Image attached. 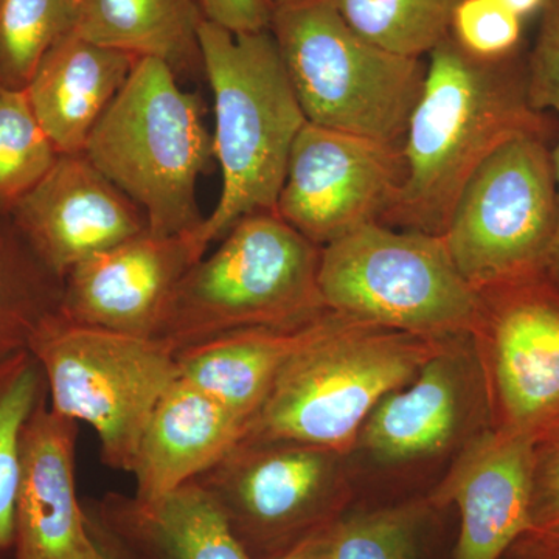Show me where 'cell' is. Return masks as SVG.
Returning a JSON list of instances; mask_svg holds the SVG:
<instances>
[{"label": "cell", "mask_w": 559, "mask_h": 559, "mask_svg": "<svg viewBox=\"0 0 559 559\" xmlns=\"http://www.w3.org/2000/svg\"><path fill=\"white\" fill-rule=\"evenodd\" d=\"M75 31L92 43L157 58L176 73L202 70L200 0H75Z\"/></svg>", "instance_id": "obj_21"}, {"label": "cell", "mask_w": 559, "mask_h": 559, "mask_svg": "<svg viewBox=\"0 0 559 559\" xmlns=\"http://www.w3.org/2000/svg\"><path fill=\"white\" fill-rule=\"evenodd\" d=\"M334 452L282 440H241L197 481L252 559H290L344 516Z\"/></svg>", "instance_id": "obj_9"}, {"label": "cell", "mask_w": 559, "mask_h": 559, "mask_svg": "<svg viewBox=\"0 0 559 559\" xmlns=\"http://www.w3.org/2000/svg\"><path fill=\"white\" fill-rule=\"evenodd\" d=\"M443 348V340L345 314L283 367L241 440L294 441L337 454L374 407Z\"/></svg>", "instance_id": "obj_4"}, {"label": "cell", "mask_w": 559, "mask_h": 559, "mask_svg": "<svg viewBox=\"0 0 559 559\" xmlns=\"http://www.w3.org/2000/svg\"><path fill=\"white\" fill-rule=\"evenodd\" d=\"M10 215L61 278L97 253L148 231L142 210L83 153L60 154Z\"/></svg>", "instance_id": "obj_13"}, {"label": "cell", "mask_w": 559, "mask_h": 559, "mask_svg": "<svg viewBox=\"0 0 559 559\" xmlns=\"http://www.w3.org/2000/svg\"><path fill=\"white\" fill-rule=\"evenodd\" d=\"M47 396L46 374L31 349L0 359V559H13L22 432Z\"/></svg>", "instance_id": "obj_24"}, {"label": "cell", "mask_w": 559, "mask_h": 559, "mask_svg": "<svg viewBox=\"0 0 559 559\" xmlns=\"http://www.w3.org/2000/svg\"><path fill=\"white\" fill-rule=\"evenodd\" d=\"M173 290L153 340L173 353L234 331L289 325L325 311L319 289L322 248L277 213L235 224Z\"/></svg>", "instance_id": "obj_5"}, {"label": "cell", "mask_w": 559, "mask_h": 559, "mask_svg": "<svg viewBox=\"0 0 559 559\" xmlns=\"http://www.w3.org/2000/svg\"><path fill=\"white\" fill-rule=\"evenodd\" d=\"M503 559H559V527L528 530Z\"/></svg>", "instance_id": "obj_33"}, {"label": "cell", "mask_w": 559, "mask_h": 559, "mask_svg": "<svg viewBox=\"0 0 559 559\" xmlns=\"http://www.w3.org/2000/svg\"><path fill=\"white\" fill-rule=\"evenodd\" d=\"M79 428L51 409L49 396L28 418L21 440L13 559L98 558L76 492Z\"/></svg>", "instance_id": "obj_15"}, {"label": "cell", "mask_w": 559, "mask_h": 559, "mask_svg": "<svg viewBox=\"0 0 559 559\" xmlns=\"http://www.w3.org/2000/svg\"><path fill=\"white\" fill-rule=\"evenodd\" d=\"M559 527V429L535 444L532 527Z\"/></svg>", "instance_id": "obj_31"}, {"label": "cell", "mask_w": 559, "mask_h": 559, "mask_svg": "<svg viewBox=\"0 0 559 559\" xmlns=\"http://www.w3.org/2000/svg\"><path fill=\"white\" fill-rule=\"evenodd\" d=\"M87 157L145 215L160 237L204 224L198 182L215 162L204 106L157 58H139L87 140Z\"/></svg>", "instance_id": "obj_3"}, {"label": "cell", "mask_w": 559, "mask_h": 559, "mask_svg": "<svg viewBox=\"0 0 559 559\" xmlns=\"http://www.w3.org/2000/svg\"><path fill=\"white\" fill-rule=\"evenodd\" d=\"M528 95L533 108L559 117V0H546L535 44L527 55Z\"/></svg>", "instance_id": "obj_30"}, {"label": "cell", "mask_w": 559, "mask_h": 559, "mask_svg": "<svg viewBox=\"0 0 559 559\" xmlns=\"http://www.w3.org/2000/svg\"><path fill=\"white\" fill-rule=\"evenodd\" d=\"M558 131L530 102L527 57L480 60L448 36L429 53L404 135L406 175L382 224L443 235L466 183L495 151L520 135L551 140Z\"/></svg>", "instance_id": "obj_1"}, {"label": "cell", "mask_w": 559, "mask_h": 559, "mask_svg": "<svg viewBox=\"0 0 559 559\" xmlns=\"http://www.w3.org/2000/svg\"><path fill=\"white\" fill-rule=\"evenodd\" d=\"M462 0H331L362 38L403 57L423 58L451 35Z\"/></svg>", "instance_id": "obj_26"}, {"label": "cell", "mask_w": 559, "mask_h": 559, "mask_svg": "<svg viewBox=\"0 0 559 559\" xmlns=\"http://www.w3.org/2000/svg\"><path fill=\"white\" fill-rule=\"evenodd\" d=\"M290 559H322L318 554H314L312 550L305 551V554L299 555V557L290 558Z\"/></svg>", "instance_id": "obj_38"}, {"label": "cell", "mask_w": 559, "mask_h": 559, "mask_svg": "<svg viewBox=\"0 0 559 559\" xmlns=\"http://www.w3.org/2000/svg\"><path fill=\"white\" fill-rule=\"evenodd\" d=\"M319 289L330 310L418 336L473 334L479 319V293L441 235L382 223L323 246Z\"/></svg>", "instance_id": "obj_7"}, {"label": "cell", "mask_w": 559, "mask_h": 559, "mask_svg": "<svg viewBox=\"0 0 559 559\" xmlns=\"http://www.w3.org/2000/svg\"><path fill=\"white\" fill-rule=\"evenodd\" d=\"M207 250L197 231H146L121 242L66 275L61 316L79 325L153 337L173 290Z\"/></svg>", "instance_id": "obj_14"}, {"label": "cell", "mask_w": 559, "mask_h": 559, "mask_svg": "<svg viewBox=\"0 0 559 559\" xmlns=\"http://www.w3.org/2000/svg\"><path fill=\"white\" fill-rule=\"evenodd\" d=\"M75 22V0H0V83L24 90Z\"/></svg>", "instance_id": "obj_27"}, {"label": "cell", "mask_w": 559, "mask_h": 559, "mask_svg": "<svg viewBox=\"0 0 559 559\" xmlns=\"http://www.w3.org/2000/svg\"><path fill=\"white\" fill-rule=\"evenodd\" d=\"M205 20L234 33L260 32L270 28V0H200Z\"/></svg>", "instance_id": "obj_32"}, {"label": "cell", "mask_w": 559, "mask_h": 559, "mask_svg": "<svg viewBox=\"0 0 559 559\" xmlns=\"http://www.w3.org/2000/svg\"><path fill=\"white\" fill-rule=\"evenodd\" d=\"M550 142L520 135L503 143L455 202L441 237L474 289L547 267L558 219Z\"/></svg>", "instance_id": "obj_10"}, {"label": "cell", "mask_w": 559, "mask_h": 559, "mask_svg": "<svg viewBox=\"0 0 559 559\" xmlns=\"http://www.w3.org/2000/svg\"><path fill=\"white\" fill-rule=\"evenodd\" d=\"M202 72L215 110L213 156L221 194L197 231L205 246L255 213H275L289 154L307 123L270 28L234 33L205 20Z\"/></svg>", "instance_id": "obj_2"}, {"label": "cell", "mask_w": 559, "mask_h": 559, "mask_svg": "<svg viewBox=\"0 0 559 559\" xmlns=\"http://www.w3.org/2000/svg\"><path fill=\"white\" fill-rule=\"evenodd\" d=\"M50 407L86 423L108 468L131 474L146 423L179 378L175 353L153 337L79 325L57 316L32 341Z\"/></svg>", "instance_id": "obj_8"}, {"label": "cell", "mask_w": 559, "mask_h": 559, "mask_svg": "<svg viewBox=\"0 0 559 559\" xmlns=\"http://www.w3.org/2000/svg\"><path fill=\"white\" fill-rule=\"evenodd\" d=\"M248 419L178 378L154 407L132 465L139 500H156L197 479L240 443Z\"/></svg>", "instance_id": "obj_16"}, {"label": "cell", "mask_w": 559, "mask_h": 559, "mask_svg": "<svg viewBox=\"0 0 559 559\" xmlns=\"http://www.w3.org/2000/svg\"><path fill=\"white\" fill-rule=\"evenodd\" d=\"M64 278L40 260L0 210V359L28 349L46 323L61 314Z\"/></svg>", "instance_id": "obj_23"}, {"label": "cell", "mask_w": 559, "mask_h": 559, "mask_svg": "<svg viewBox=\"0 0 559 559\" xmlns=\"http://www.w3.org/2000/svg\"><path fill=\"white\" fill-rule=\"evenodd\" d=\"M272 9L277 10L282 7L294 5V3L305 2V0H270Z\"/></svg>", "instance_id": "obj_37"}, {"label": "cell", "mask_w": 559, "mask_h": 559, "mask_svg": "<svg viewBox=\"0 0 559 559\" xmlns=\"http://www.w3.org/2000/svg\"><path fill=\"white\" fill-rule=\"evenodd\" d=\"M459 399L454 364L441 352L374 407L364 432L367 447L395 462L433 454L454 436Z\"/></svg>", "instance_id": "obj_22"}, {"label": "cell", "mask_w": 559, "mask_h": 559, "mask_svg": "<svg viewBox=\"0 0 559 559\" xmlns=\"http://www.w3.org/2000/svg\"><path fill=\"white\" fill-rule=\"evenodd\" d=\"M477 293L495 432L536 444L559 429V280L544 267Z\"/></svg>", "instance_id": "obj_11"}, {"label": "cell", "mask_w": 559, "mask_h": 559, "mask_svg": "<svg viewBox=\"0 0 559 559\" xmlns=\"http://www.w3.org/2000/svg\"><path fill=\"white\" fill-rule=\"evenodd\" d=\"M60 157L27 92L0 83V210L10 212Z\"/></svg>", "instance_id": "obj_28"}, {"label": "cell", "mask_w": 559, "mask_h": 559, "mask_svg": "<svg viewBox=\"0 0 559 559\" xmlns=\"http://www.w3.org/2000/svg\"><path fill=\"white\" fill-rule=\"evenodd\" d=\"M406 175L403 145H390L310 121L290 150L275 213L323 246L382 223Z\"/></svg>", "instance_id": "obj_12"}, {"label": "cell", "mask_w": 559, "mask_h": 559, "mask_svg": "<svg viewBox=\"0 0 559 559\" xmlns=\"http://www.w3.org/2000/svg\"><path fill=\"white\" fill-rule=\"evenodd\" d=\"M83 509L84 514H86L87 528H90L92 539H94L95 547H97V559H134L130 551L124 549L123 544L103 525L97 514L86 506L84 500Z\"/></svg>", "instance_id": "obj_34"}, {"label": "cell", "mask_w": 559, "mask_h": 559, "mask_svg": "<svg viewBox=\"0 0 559 559\" xmlns=\"http://www.w3.org/2000/svg\"><path fill=\"white\" fill-rule=\"evenodd\" d=\"M139 58L72 32L40 60L27 86L40 127L60 154H81Z\"/></svg>", "instance_id": "obj_18"}, {"label": "cell", "mask_w": 559, "mask_h": 559, "mask_svg": "<svg viewBox=\"0 0 559 559\" xmlns=\"http://www.w3.org/2000/svg\"><path fill=\"white\" fill-rule=\"evenodd\" d=\"M451 36L473 57L502 60L520 49L522 20L498 0H462L452 16Z\"/></svg>", "instance_id": "obj_29"}, {"label": "cell", "mask_w": 559, "mask_h": 559, "mask_svg": "<svg viewBox=\"0 0 559 559\" xmlns=\"http://www.w3.org/2000/svg\"><path fill=\"white\" fill-rule=\"evenodd\" d=\"M270 31L307 121L403 145L428 62L362 38L331 0L274 10Z\"/></svg>", "instance_id": "obj_6"}, {"label": "cell", "mask_w": 559, "mask_h": 559, "mask_svg": "<svg viewBox=\"0 0 559 559\" xmlns=\"http://www.w3.org/2000/svg\"><path fill=\"white\" fill-rule=\"evenodd\" d=\"M345 314L330 310L289 325L234 331L176 353L179 377L246 419L266 399L280 371Z\"/></svg>", "instance_id": "obj_20"}, {"label": "cell", "mask_w": 559, "mask_h": 559, "mask_svg": "<svg viewBox=\"0 0 559 559\" xmlns=\"http://www.w3.org/2000/svg\"><path fill=\"white\" fill-rule=\"evenodd\" d=\"M429 536V507L403 503L344 514L310 550L322 559H426Z\"/></svg>", "instance_id": "obj_25"}, {"label": "cell", "mask_w": 559, "mask_h": 559, "mask_svg": "<svg viewBox=\"0 0 559 559\" xmlns=\"http://www.w3.org/2000/svg\"><path fill=\"white\" fill-rule=\"evenodd\" d=\"M551 156H554L555 179H557L558 219L554 245H551L549 260H547V271H549L555 278L559 280V131L557 135V143L551 146Z\"/></svg>", "instance_id": "obj_35"}, {"label": "cell", "mask_w": 559, "mask_h": 559, "mask_svg": "<svg viewBox=\"0 0 559 559\" xmlns=\"http://www.w3.org/2000/svg\"><path fill=\"white\" fill-rule=\"evenodd\" d=\"M498 2L524 21L525 17L532 16L536 11L543 10L546 0H498Z\"/></svg>", "instance_id": "obj_36"}, {"label": "cell", "mask_w": 559, "mask_h": 559, "mask_svg": "<svg viewBox=\"0 0 559 559\" xmlns=\"http://www.w3.org/2000/svg\"><path fill=\"white\" fill-rule=\"evenodd\" d=\"M535 443L492 432L452 488L460 530L452 559H503L532 527Z\"/></svg>", "instance_id": "obj_17"}, {"label": "cell", "mask_w": 559, "mask_h": 559, "mask_svg": "<svg viewBox=\"0 0 559 559\" xmlns=\"http://www.w3.org/2000/svg\"><path fill=\"white\" fill-rule=\"evenodd\" d=\"M84 502L134 559H252L197 481L150 502L117 491Z\"/></svg>", "instance_id": "obj_19"}]
</instances>
